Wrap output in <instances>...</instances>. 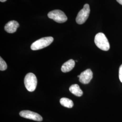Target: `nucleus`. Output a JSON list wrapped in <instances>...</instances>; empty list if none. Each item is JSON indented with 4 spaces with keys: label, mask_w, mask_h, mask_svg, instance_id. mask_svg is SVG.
<instances>
[{
    "label": "nucleus",
    "mask_w": 122,
    "mask_h": 122,
    "mask_svg": "<svg viewBox=\"0 0 122 122\" xmlns=\"http://www.w3.org/2000/svg\"><path fill=\"white\" fill-rule=\"evenodd\" d=\"M95 43L98 48L103 51H108L110 45L108 40L105 34L102 33H98L95 38Z\"/></svg>",
    "instance_id": "obj_1"
},
{
    "label": "nucleus",
    "mask_w": 122,
    "mask_h": 122,
    "mask_svg": "<svg viewBox=\"0 0 122 122\" xmlns=\"http://www.w3.org/2000/svg\"><path fill=\"white\" fill-rule=\"evenodd\" d=\"M53 41L52 37H47L36 40L32 44L31 49L32 50H38L48 47Z\"/></svg>",
    "instance_id": "obj_2"
},
{
    "label": "nucleus",
    "mask_w": 122,
    "mask_h": 122,
    "mask_svg": "<svg viewBox=\"0 0 122 122\" xmlns=\"http://www.w3.org/2000/svg\"><path fill=\"white\" fill-rule=\"evenodd\" d=\"M24 83L26 89L29 92L35 91L37 85V79L35 75L32 73L27 74L24 79Z\"/></svg>",
    "instance_id": "obj_3"
},
{
    "label": "nucleus",
    "mask_w": 122,
    "mask_h": 122,
    "mask_svg": "<svg viewBox=\"0 0 122 122\" xmlns=\"http://www.w3.org/2000/svg\"><path fill=\"white\" fill-rule=\"evenodd\" d=\"M48 16L50 19L59 23L65 22L67 20V17L65 14L59 10H55L49 12Z\"/></svg>",
    "instance_id": "obj_4"
},
{
    "label": "nucleus",
    "mask_w": 122,
    "mask_h": 122,
    "mask_svg": "<svg viewBox=\"0 0 122 122\" xmlns=\"http://www.w3.org/2000/svg\"><path fill=\"white\" fill-rule=\"evenodd\" d=\"M90 13V5L86 4L84 5L83 8L78 13L76 20L79 25L83 24L86 21Z\"/></svg>",
    "instance_id": "obj_5"
},
{
    "label": "nucleus",
    "mask_w": 122,
    "mask_h": 122,
    "mask_svg": "<svg viewBox=\"0 0 122 122\" xmlns=\"http://www.w3.org/2000/svg\"><path fill=\"white\" fill-rule=\"evenodd\" d=\"M20 115L24 118L31 119L36 121H42L43 118L39 114L29 110H23L20 112Z\"/></svg>",
    "instance_id": "obj_6"
},
{
    "label": "nucleus",
    "mask_w": 122,
    "mask_h": 122,
    "mask_svg": "<svg viewBox=\"0 0 122 122\" xmlns=\"http://www.w3.org/2000/svg\"><path fill=\"white\" fill-rule=\"evenodd\" d=\"M77 77L79 78V81L81 83L87 84L91 81L93 78V72L91 69H88L82 72Z\"/></svg>",
    "instance_id": "obj_7"
},
{
    "label": "nucleus",
    "mask_w": 122,
    "mask_h": 122,
    "mask_svg": "<svg viewBox=\"0 0 122 122\" xmlns=\"http://www.w3.org/2000/svg\"><path fill=\"white\" fill-rule=\"evenodd\" d=\"M19 25V24L17 21L11 20L5 25V30L8 33H14L16 31Z\"/></svg>",
    "instance_id": "obj_8"
},
{
    "label": "nucleus",
    "mask_w": 122,
    "mask_h": 122,
    "mask_svg": "<svg viewBox=\"0 0 122 122\" xmlns=\"http://www.w3.org/2000/svg\"><path fill=\"white\" fill-rule=\"evenodd\" d=\"M75 65V61L73 59H70L62 65L61 67V70L63 72L65 73L69 72L74 68Z\"/></svg>",
    "instance_id": "obj_9"
},
{
    "label": "nucleus",
    "mask_w": 122,
    "mask_h": 122,
    "mask_svg": "<svg viewBox=\"0 0 122 122\" xmlns=\"http://www.w3.org/2000/svg\"><path fill=\"white\" fill-rule=\"evenodd\" d=\"M69 91L72 94L78 97L82 96L83 95L82 91L77 84H74L71 86L69 88Z\"/></svg>",
    "instance_id": "obj_10"
},
{
    "label": "nucleus",
    "mask_w": 122,
    "mask_h": 122,
    "mask_svg": "<svg viewBox=\"0 0 122 122\" xmlns=\"http://www.w3.org/2000/svg\"><path fill=\"white\" fill-rule=\"evenodd\" d=\"M60 102L61 105L68 108H71L74 105L73 101L66 98H61Z\"/></svg>",
    "instance_id": "obj_11"
},
{
    "label": "nucleus",
    "mask_w": 122,
    "mask_h": 122,
    "mask_svg": "<svg viewBox=\"0 0 122 122\" xmlns=\"http://www.w3.org/2000/svg\"><path fill=\"white\" fill-rule=\"evenodd\" d=\"M7 64L4 60L1 57H0V70L5 71L7 69Z\"/></svg>",
    "instance_id": "obj_12"
},
{
    "label": "nucleus",
    "mask_w": 122,
    "mask_h": 122,
    "mask_svg": "<svg viewBox=\"0 0 122 122\" xmlns=\"http://www.w3.org/2000/svg\"><path fill=\"white\" fill-rule=\"evenodd\" d=\"M119 78L122 83V64L120 66L119 69Z\"/></svg>",
    "instance_id": "obj_13"
},
{
    "label": "nucleus",
    "mask_w": 122,
    "mask_h": 122,
    "mask_svg": "<svg viewBox=\"0 0 122 122\" xmlns=\"http://www.w3.org/2000/svg\"><path fill=\"white\" fill-rule=\"evenodd\" d=\"M118 3L122 5V0H116Z\"/></svg>",
    "instance_id": "obj_14"
},
{
    "label": "nucleus",
    "mask_w": 122,
    "mask_h": 122,
    "mask_svg": "<svg viewBox=\"0 0 122 122\" xmlns=\"http://www.w3.org/2000/svg\"><path fill=\"white\" fill-rule=\"evenodd\" d=\"M7 0H0V2H5V1H6Z\"/></svg>",
    "instance_id": "obj_15"
}]
</instances>
